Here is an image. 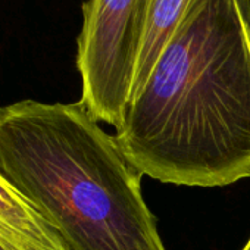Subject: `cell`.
I'll use <instances>...</instances> for the list:
<instances>
[{
	"label": "cell",
	"mask_w": 250,
	"mask_h": 250,
	"mask_svg": "<svg viewBox=\"0 0 250 250\" xmlns=\"http://www.w3.org/2000/svg\"><path fill=\"white\" fill-rule=\"evenodd\" d=\"M115 130L130 164L161 183L250 178V36L229 0H191Z\"/></svg>",
	"instance_id": "obj_1"
},
{
	"label": "cell",
	"mask_w": 250,
	"mask_h": 250,
	"mask_svg": "<svg viewBox=\"0 0 250 250\" xmlns=\"http://www.w3.org/2000/svg\"><path fill=\"white\" fill-rule=\"evenodd\" d=\"M0 175L66 250H167L143 175L80 102L0 107Z\"/></svg>",
	"instance_id": "obj_2"
},
{
	"label": "cell",
	"mask_w": 250,
	"mask_h": 250,
	"mask_svg": "<svg viewBox=\"0 0 250 250\" xmlns=\"http://www.w3.org/2000/svg\"><path fill=\"white\" fill-rule=\"evenodd\" d=\"M152 0H88L77 39L80 103L97 122L118 127L130 102Z\"/></svg>",
	"instance_id": "obj_3"
},
{
	"label": "cell",
	"mask_w": 250,
	"mask_h": 250,
	"mask_svg": "<svg viewBox=\"0 0 250 250\" xmlns=\"http://www.w3.org/2000/svg\"><path fill=\"white\" fill-rule=\"evenodd\" d=\"M0 250H66L53 227L2 175Z\"/></svg>",
	"instance_id": "obj_4"
},
{
	"label": "cell",
	"mask_w": 250,
	"mask_h": 250,
	"mask_svg": "<svg viewBox=\"0 0 250 250\" xmlns=\"http://www.w3.org/2000/svg\"><path fill=\"white\" fill-rule=\"evenodd\" d=\"M190 2L191 0H152L140 44L130 99L149 78L161 53L180 27Z\"/></svg>",
	"instance_id": "obj_5"
},
{
	"label": "cell",
	"mask_w": 250,
	"mask_h": 250,
	"mask_svg": "<svg viewBox=\"0 0 250 250\" xmlns=\"http://www.w3.org/2000/svg\"><path fill=\"white\" fill-rule=\"evenodd\" d=\"M229 2L235 6L237 12L240 14L244 27L249 31L250 36V0H229Z\"/></svg>",
	"instance_id": "obj_6"
},
{
	"label": "cell",
	"mask_w": 250,
	"mask_h": 250,
	"mask_svg": "<svg viewBox=\"0 0 250 250\" xmlns=\"http://www.w3.org/2000/svg\"><path fill=\"white\" fill-rule=\"evenodd\" d=\"M243 250H250V238H249V241H247V244L243 247Z\"/></svg>",
	"instance_id": "obj_7"
}]
</instances>
